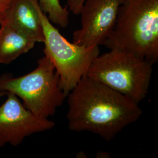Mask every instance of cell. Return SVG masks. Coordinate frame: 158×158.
Instances as JSON below:
<instances>
[{"label": "cell", "instance_id": "cell-1", "mask_svg": "<svg viewBox=\"0 0 158 158\" xmlns=\"http://www.w3.org/2000/svg\"><path fill=\"white\" fill-rule=\"evenodd\" d=\"M67 97L69 130L89 132L107 142L142 115L139 104L86 75Z\"/></svg>", "mask_w": 158, "mask_h": 158}, {"label": "cell", "instance_id": "cell-2", "mask_svg": "<svg viewBox=\"0 0 158 158\" xmlns=\"http://www.w3.org/2000/svg\"><path fill=\"white\" fill-rule=\"evenodd\" d=\"M102 45L157 63L158 0H123L115 26Z\"/></svg>", "mask_w": 158, "mask_h": 158}, {"label": "cell", "instance_id": "cell-3", "mask_svg": "<svg viewBox=\"0 0 158 158\" xmlns=\"http://www.w3.org/2000/svg\"><path fill=\"white\" fill-rule=\"evenodd\" d=\"M152 66L130 52L110 50L96 57L86 76L139 104L148 94Z\"/></svg>", "mask_w": 158, "mask_h": 158}, {"label": "cell", "instance_id": "cell-4", "mask_svg": "<svg viewBox=\"0 0 158 158\" xmlns=\"http://www.w3.org/2000/svg\"><path fill=\"white\" fill-rule=\"evenodd\" d=\"M0 91L19 97L23 105L35 115L48 118L62 106L68 95L60 89L59 76L51 60L41 57L37 67L22 76H0Z\"/></svg>", "mask_w": 158, "mask_h": 158}, {"label": "cell", "instance_id": "cell-5", "mask_svg": "<svg viewBox=\"0 0 158 158\" xmlns=\"http://www.w3.org/2000/svg\"><path fill=\"white\" fill-rule=\"evenodd\" d=\"M31 1L38 12L43 27L45 56L53 63L59 76L60 87L68 95L87 74L91 64L100 55L99 46L86 47L69 42L42 11L38 0Z\"/></svg>", "mask_w": 158, "mask_h": 158}, {"label": "cell", "instance_id": "cell-6", "mask_svg": "<svg viewBox=\"0 0 158 158\" xmlns=\"http://www.w3.org/2000/svg\"><path fill=\"white\" fill-rule=\"evenodd\" d=\"M123 0H85L81 10V27L73 42L86 47L102 45L113 31Z\"/></svg>", "mask_w": 158, "mask_h": 158}, {"label": "cell", "instance_id": "cell-7", "mask_svg": "<svg viewBox=\"0 0 158 158\" xmlns=\"http://www.w3.org/2000/svg\"><path fill=\"white\" fill-rule=\"evenodd\" d=\"M55 125L48 118L40 117L30 111L18 97L7 94V99L0 107V148L6 143L19 145L27 136L51 130Z\"/></svg>", "mask_w": 158, "mask_h": 158}, {"label": "cell", "instance_id": "cell-8", "mask_svg": "<svg viewBox=\"0 0 158 158\" xmlns=\"http://www.w3.org/2000/svg\"><path fill=\"white\" fill-rule=\"evenodd\" d=\"M0 24H6L36 42H44L42 23L31 0H14Z\"/></svg>", "mask_w": 158, "mask_h": 158}, {"label": "cell", "instance_id": "cell-9", "mask_svg": "<svg viewBox=\"0 0 158 158\" xmlns=\"http://www.w3.org/2000/svg\"><path fill=\"white\" fill-rule=\"evenodd\" d=\"M0 25V63L9 64L34 48L33 40L8 25Z\"/></svg>", "mask_w": 158, "mask_h": 158}, {"label": "cell", "instance_id": "cell-10", "mask_svg": "<svg viewBox=\"0 0 158 158\" xmlns=\"http://www.w3.org/2000/svg\"><path fill=\"white\" fill-rule=\"evenodd\" d=\"M39 6L51 23L65 28L69 23V10L63 6L59 0H38Z\"/></svg>", "mask_w": 158, "mask_h": 158}, {"label": "cell", "instance_id": "cell-11", "mask_svg": "<svg viewBox=\"0 0 158 158\" xmlns=\"http://www.w3.org/2000/svg\"><path fill=\"white\" fill-rule=\"evenodd\" d=\"M85 0H66V7L74 15H80Z\"/></svg>", "mask_w": 158, "mask_h": 158}, {"label": "cell", "instance_id": "cell-12", "mask_svg": "<svg viewBox=\"0 0 158 158\" xmlns=\"http://www.w3.org/2000/svg\"><path fill=\"white\" fill-rule=\"evenodd\" d=\"M14 0H0V22L3 19Z\"/></svg>", "mask_w": 158, "mask_h": 158}, {"label": "cell", "instance_id": "cell-13", "mask_svg": "<svg viewBox=\"0 0 158 158\" xmlns=\"http://www.w3.org/2000/svg\"><path fill=\"white\" fill-rule=\"evenodd\" d=\"M7 94H8V93H6V92H4V91H0V97L6 96V95H7Z\"/></svg>", "mask_w": 158, "mask_h": 158}]
</instances>
